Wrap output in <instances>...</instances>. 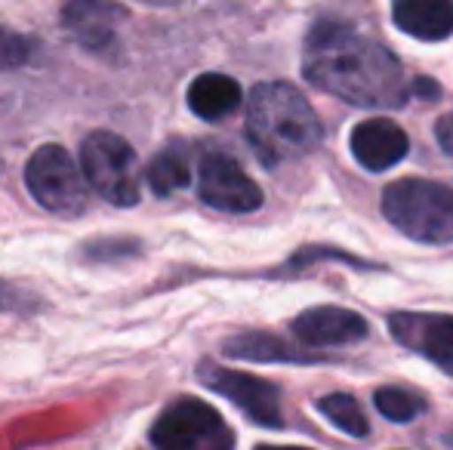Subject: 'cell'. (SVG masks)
Listing matches in <instances>:
<instances>
[{
    "label": "cell",
    "instance_id": "cell-1",
    "mask_svg": "<svg viewBox=\"0 0 453 450\" xmlns=\"http://www.w3.org/2000/svg\"><path fill=\"white\" fill-rule=\"evenodd\" d=\"M303 74L311 87L361 109H401L411 96L392 50L336 19H321L309 31Z\"/></svg>",
    "mask_w": 453,
    "mask_h": 450
},
{
    "label": "cell",
    "instance_id": "cell-2",
    "mask_svg": "<svg viewBox=\"0 0 453 450\" xmlns=\"http://www.w3.org/2000/svg\"><path fill=\"white\" fill-rule=\"evenodd\" d=\"M247 139L265 167L299 161L321 145L324 126L299 90L280 80L253 87L247 103Z\"/></svg>",
    "mask_w": 453,
    "mask_h": 450
},
{
    "label": "cell",
    "instance_id": "cell-3",
    "mask_svg": "<svg viewBox=\"0 0 453 450\" xmlns=\"http://www.w3.org/2000/svg\"><path fill=\"white\" fill-rule=\"evenodd\" d=\"M382 217L419 244H453V188L432 179H398L382 192Z\"/></svg>",
    "mask_w": 453,
    "mask_h": 450
},
{
    "label": "cell",
    "instance_id": "cell-4",
    "mask_svg": "<svg viewBox=\"0 0 453 450\" xmlns=\"http://www.w3.org/2000/svg\"><path fill=\"white\" fill-rule=\"evenodd\" d=\"M81 173L87 186L111 207H136L142 198L139 157L124 136L111 130H93L81 145Z\"/></svg>",
    "mask_w": 453,
    "mask_h": 450
},
{
    "label": "cell",
    "instance_id": "cell-5",
    "mask_svg": "<svg viewBox=\"0 0 453 450\" xmlns=\"http://www.w3.org/2000/svg\"><path fill=\"white\" fill-rule=\"evenodd\" d=\"M25 186L31 198L56 217L74 219L90 207V186L78 161L56 142H43L35 149L25 164Z\"/></svg>",
    "mask_w": 453,
    "mask_h": 450
},
{
    "label": "cell",
    "instance_id": "cell-6",
    "mask_svg": "<svg viewBox=\"0 0 453 450\" xmlns=\"http://www.w3.org/2000/svg\"><path fill=\"white\" fill-rule=\"evenodd\" d=\"M157 450H234V432L216 408L201 398H176L149 429Z\"/></svg>",
    "mask_w": 453,
    "mask_h": 450
},
{
    "label": "cell",
    "instance_id": "cell-7",
    "mask_svg": "<svg viewBox=\"0 0 453 450\" xmlns=\"http://www.w3.org/2000/svg\"><path fill=\"white\" fill-rule=\"evenodd\" d=\"M197 379H201L210 392L228 398L247 420L259 423V426H265V429L284 426L280 389L274 383H269V379L232 370V367H219V364H213V361H201V364H197Z\"/></svg>",
    "mask_w": 453,
    "mask_h": 450
},
{
    "label": "cell",
    "instance_id": "cell-8",
    "mask_svg": "<svg viewBox=\"0 0 453 450\" xmlns=\"http://www.w3.org/2000/svg\"><path fill=\"white\" fill-rule=\"evenodd\" d=\"M197 198L222 213H253L263 207V188L226 151H203L197 161Z\"/></svg>",
    "mask_w": 453,
    "mask_h": 450
},
{
    "label": "cell",
    "instance_id": "cell-9",
    "mask_svg": "<svg viewBox=\"0 0 453 450\" xmlns=\"http://www.w3.org/2000/svg\"><path fill=\"white\" fill-rule=\"evenodd\" d=\"M127 12L118 0H65L62 28L78 47L93 56H114L120 50V25Z\"/></svg>",
    "mask_w": 453,
    "mask_h": 450
},
{
    "label": "cell",
    "instance_id": "cell-10",
    "mask_svg": "<svg viewBox=\"0 0 453 450\" xmlns=\"http://www.w3.org/2000/svg\"><path fill=\"white\" fill-rule=\"evenodd\" d=\"M392 337L401 346L426 355L441 370L453 373V315H417V312H395L388 318Z\"/></svg>",
    "mask_w": 453,
    "mask_h": 450
},
{
    "label": "cell",
    "instance_id": "cell-11",
    "mask_svg": "<svg viewBox=\"0 0 453 450\" xmlns=\"http://www.w3.org/2000/svg\"><path fill=\"white\" fill-rule=\"evenodd\" d=\"M407 149H411V139L395 120L373 118L352 130V155L370 173H382V170L404 161Z\"/></svg>",
    "mask_w": 453,
    "mask_h": 450
},
{
    "label": "cell",
    "instance_id": "cell-12",
    "mask_svg": "<svg viewBox=\"0 0 453 450\" xmlns=\"http://www.w3.org/2000/svg\"><path fill=\"white\" fill-rule=\"evenodd\" d=\"M293 333L305 346H349V342H358L367 337V321L358 312H352V309L318 306L293 321Z\"/></svg>",
    "mask_w": 453,
    "mask_h": 450
},
{
    "label": "cell",
    "instance_id": "cell-13",
    "mask_svg": "<svg viewBox=\"0 0 453 450\" xmlns=\"http://www.w3.org/2000/svg\"><path fill=\"white\" fill-rule=\"evenodd\" d=\"M392 16L417 41H444L453 34V0H392Z\"/></svg>",
    "mask_w": 453,
    "mask_h": 450
},
{
    "label": "cell",
    "instance_id": "cell-14",
    "mask_svg": "<svg viewBox=\"0 0 453 450\" xmlns=\"http://www.w3.org/2000/svg\"><path fill=\"white\" fill-rule=\"evenodd\" d=\"M241 99V84L228 74L219 72H207L197 74L188 87V109L197 114L201 120H222L232 111H238Z\"/></svg>",
    "mask_w": 453,
    "mask_h": 450
},
{
    "label": "cell",
    "instance_id": "cell-15",
    "mask_svg": "<svg viewBox=\"0 0 453 450\" xmlns=\"http://www.w3.org/2000/svg\"><path fill=\"white\" fill-rule=\"evenodd\" d=\"M222 352L228 358L238 361H259V364H272V361H284V364H315L321 361L318 355L303 352V348L290 346L274 333H263V331H247L238 333V337L222 342Z\"/></svg>",
    "mask_w": 453,
    "mask_h": 450
},
{
    "label": "cell",
    "instance_id": "cell-16",
    "mask_svg": "<svg viewBox=\"0 0 453 450\" xmlns=\"http://www.w3.org/2000/svg\"><path fill=\"white\" fill-rule=\"evenodd\" d=\"M145 182L157 198H170L173 192H180L191 182V161L188 149L182 142H170L151 157V164L145 167Z\"/></svg>",
    "mask_w": 453,
    "mask_h": 450
},
{
    "label": "cell",
    "instance_id": "cell-17",
    "mask_svg": "<svg viewBox=\"0 0 453 450\" xmlns=\"http://www.w3.org/2000/svg\"><path fill=\"white\" fill-rule=\"evenodd\" d=\"M318 410H321V414L327 416L336 429H342L346 435H352V439H364V435L370 432V423H367V416H364L361 404L355 401L352 395H346V392L324 395L321 401H318Z\"/></svg>",
    "mask_w": 453,
    "mask_h": 450
},
{
    "label": "cell",
    "instance_id": "cell-18",
    "mask_svg": "<svg viewBox=\"0 0 453 450\" xmlns=\"http://www.w3.org/2000/svg\"><path fill=\"white\" fill-rule=\"evenodd\" d=\"M142 253V240L127 238V234H105V238H90L81 247V259L93 265H114L136 259Z\"/></svg>",
    "mask_w": 453,
    "mask_h": 450
},
{
    "label": "cell",
    "instance_id": "cell-19",
    "mask_svg": "<svg viewBox=\"0 0 453 450\" xmlns=\"http://www.w3.org/2000/svg\"><path fill=\"white\" fill-rule=\"evenodd\" d=\"M373 401H376V410L392 423H411L426 410L423 395H417V392H411V389H398V385L376 389Z\"/></svg>",
    "mask_w": 453,
    "mask_h": 450
},
{
    "label": "cell",
    "instance_id": "cell-20",
    "mask_svg": "<svg viewBox=\"0 0 453 450\" xmlns=\"http://www.w3.org/2000/svg\"><path fill=\"white\" fill-rule=\"evenodd\" d=\"M41 43L28 34H19V31L0 25V72H12V68L28 65L37 56Z\"/></svg>",
    "mask_w": 453,
    "mask_h": 450
},
{
    "label": "cell",
    "instance_id": "cell-21",
    "mask_svg": "<svg viewBox=\"0 0 453 450\" xmlns=\"http://www.w3.org/2000/svg\"><path fill=\"white\" fill-rule=\"evenodd\" d=\"M43 302L31 290L16 287L12 281L0 278V315H35L41 312Z\"/></svg>",
    "mask_w": 453,
    "mask_h": 450
},
{
    "label": "cell",
    "instance_id": "cell-22",
    "mask_svg": "<svg viewBox=\"0 0 453 450\" xmlns=\"http://www.w3.org/2000/svg\"><path fill=\"white\" fill-rule=\"evenodd\" d=\"M435 139H438V145H441L444 155L453 161V111L444 114V118L435 124Z\"/></svg>",
    "mask_w": 453,
    "mask_h": 450
},
{
    "label": "cell",
    "instance_id": "cell-23",
    "mask_svg": "<svg viewBox=\"0 0 453 450\" xmlns=\"http://www.w3.org/2000/svg\"><path fill=\"white\" fill-rule=\"evenodd\" d=\"M411 96L438 99V84H432V80H426V78H417V80L411 84Z\"/></svg>",
    "mask_w": 453,
    "mask_h": 450
},
{
    "label": "cell",
    "instance_id": "cell-24",
    "mask_svg": "<svg viewBox=\"0 0 453 450\" xmlns=\"http://www.w3.org/2000/svg\"><path fill=\"white\" fill-rule=\"evenodd\" d=\"M257 450H309V447H274V445H259Z\"/></svg>",
    "mask_w": 453,
    "mask_h": 450
},
{
    "label": "cell",
    "instance_id": "cell-25",
    "mask_svg": "<svg viewBox=\"0 0 453 450\" xmlns=\"http://www.w3.org/2000/svg\"><path fill=\"white\" fill-rule=\"evenodd\" d=\"M142 4H151V6H170V4H176V0H142Z\"/></svg>",
    "mask_w": 453,
    "mask_h": 450
},
{
    "label": "cell",
    "instance_id": "cell-26",
    "mask_svg": "<svg viewBox=\"0 0 453 450\" xmlns=\"http://www.w3.org/2000/svg\"><path fill=\"white\" fill-rule=\"evenodd\" d=\"M0 173H4V157H0Z\"/></svg>",
    "mask_w": 453,
    "mask_h": 450
}]
</instances>
